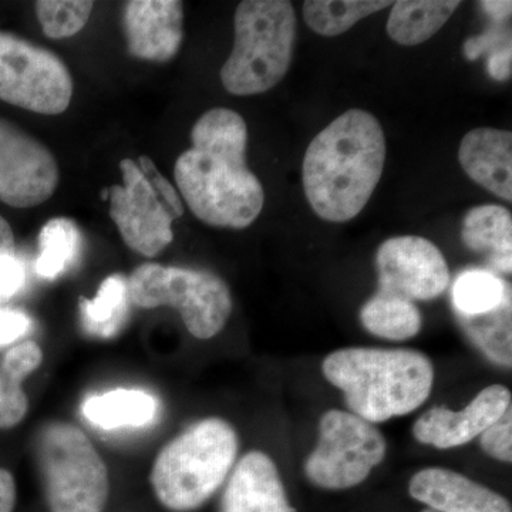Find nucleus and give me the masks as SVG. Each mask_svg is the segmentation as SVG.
I'll return each instance as SVG.
<instances>
[{"label":"nucleus","mask_w":512,"mask_h":512,"mask_svg":"<svg viewBox=\"0 0 512 512\" xmlns=\"http://www.w3.org/2000/svg\"><path fill=\"white\" fill-rule=\"evenodd\" d=\"M190 150L177 158L175 183L192 214L215 228L244 229L264 210L265 191L248 168V127L237 111L217 107L191 131Z\"/></svg>","instance_id":"1"},{"label":"nucleus","mask_w":512,"mask_h":512,"mask_svg":"<svg viewBox=\"0 0 512 512\" xmlns=\"http://www.w3.org/2000/svg\"><path fill=\"white\" fill-rule=\"evenodd\" d=\"M386 138L369 111L352 109L313 138L302 165L303 190L313 212L328 222L360 214L382 178Z\"/></svg>","instance_id":"2"},{"label":"nucleus","mask_w":512,"mask_h":512,"mask_svg":"<svg viewBox=\"0 0 512 512\" xmlns=\"http://www.w3.org/2000/svg\"><path fill=\"white\" fill-rule=\"evenodd\" d=\"M322 372L350 413L372 424L413 413L434 384L433 363L413 349H339L325 357Z\"/></svg>","instance_id":"3"},{"label":"nucleus","mask_w":512,"mask_h":512,"mask_svg":"<svg viewBox=\"0 0 512 512\" xmlns=\"http://www.w3.org/2000/svg\"><path fill=\"white\" fill-rule=\"evenodd\" d=\"M238 454V434L227 420L210 417L168 441L150 480L157 500L174 512L197 510L225 483Z\"/></svg>","instance_id":"4"},{"label":"nucleus","mask_w":512,"mask_h":512,"mask_svg":"<svg viewBox=\"0 0 512 512\" xmlns=\"http://www.w3.org/2000/svg\"><path fill=\"white\" fill-rule=\"evenodd\" d=\"M234 23V49L221 69L222 86L239 97L269 92L291 69L298 28L292 3L245 0Z\"/></svg>","instance_id":"5"},{"label":"nucleus","mask_w":512,"mask_h":512,"mask_svg":"<svg viewBox=\"0 0 512 512\" xmlns=\"http://www.w3.org/2000/svg\"><path fill=\"white\" fill-rule=\"evenodd\" d=\"M36 456L50 512H103L109 500V470L92 440L66 421L39 431Z\"/></svg>","instance_id":"6"},{"label":"nucleus","mask_w":512,"mask_h":512,"mask_svg":"<svg viewBox=\"0 0 512 512\" xmlns=\"http://www.w3.org/2000/svg\"><path fill=\"white\" fill-rule=\"evenodd\" d=\"M130 302L143 309L170 306L194 338H214L227 325L232 296L221 276L205 269L143 264L127 279Z\"/></svg>","instance_id":"7"},{"label":"nucleus","mask_w":512,"mask_h":512,"mask_svg":"<svg viewBox=\"0 0 512 512\" xmlns=\"http://www.w3.org/2000/svg\"><path fill=\"white\" fill-rule=\"evenodd\" d=\"M386 450V440L375 424L350 412L329 410L320 417L318 444L303 468L316 487L349 490L383 463Z\"/></svg>","instance_id":"8"},{"label":"nucleus","mask_w":512,"mask_h":512,"mask_svg":"<svg viewBox=\"0 0 512 512\" xmlns=\"http://www.w3.org/2000/svg\"><path fill=\"white\" fill-rule=\"evenodd\" d=\"M73 79L52 50L0 32V100L45 116L69 109Z\"/></svg>","instance_id":"9"},{"label":"nucleus","mask_w":512,"mask_h":512,"mask_svg":"<svg viewBox=\"0 0 512 512\" xmlns=\"http://www.w3.org/2000/svg\"><path fill=\"white\" fill-rule=\"evenodd\" d=\"M123 185L109 190L110 217L137 254L153 258L173 242V222L183 217L158 194L136 161H120Z\"/></svg>","instance_id":"10"},{"label":"nucleus","mask_w":512,"mask_h":512,"mask_svg":"<svg viewBox=\"0 0 512 512\" xmlns=\"http://www.w3.org/2000/svg\"><path fill=\"white\" fill-rule=\"evenodd\" d=\"M59 165L52 151L28 131L0 119V201L33 208L53 197Z\"/></svg>","instance_id":"11"},{"label":"nucleus","mask_w":512,"mask_h":512,"mask_svg":"<svg viewBox=\"0 0 512 512\" xmlns=\"http://www.w3.org/2000/svg\"><path fill=\"white\" fill-rule=\"evenodd\" d=\"M379 292L404 301H433L447 291L450 271L429 239L403 235L384 241L376 255Z\"/></svg>","instance_id":"12"},{"label":"nucleus","mask_w":512,"mask_h":512,"mask_svg":"<svg viewBox=\"0 0 512 512\" xmlns=\"http://www.w3.org/2000/svg\"><path fill=\"white\" fill-rule=\"evenodd\" d=\"M512 407L511 393L503 384H491L461 412L433 407L414 423L413 436L439 450L466 446L480 437Z\"/></svg>","instance_id":"13"},{"label":"nucleus","mask_w":512,"mask_h":512,"mask_svg":"<svg viewBox=\"0 0 512 512\" xmlns=\"http://www.w3.org/2000/svg\"><path fill=\"white\" fill-rule=\"evenodd\" d=\"M124 32L131 56L167 63L184 39V5L180 0H131L124 8Z\"/></svg>","instance_id":"14"},{"label":"nucleus","mask_w":512,"mask_h":512,"mask_svg":"<svg viewBox=\"0 0 512 512\" xmlns=\"http://www.w3.org/2000/svg\"><path fill=\"white\" fill-rule=\"evenodd\" d=\"M409 493L437 512H512L503 495L448 468L417 471L410 480Z\"/></svg>","instance_id":"15"},{"label":"nucleus","mask_w":512,"mask_h":512,"mask_svg":"<svg viewBox=\"0 0 512 512\" xmlns=\"http://www.w3.org/2000/svg\"><path fill=\"white\" fill-rule=\"evenodd\" d=\"M221 512H295L268 454L249 451L235 464L222 495Z\"/></svg>","instance_id":"16"},{"label":"nucleus","mask_w":512,"mask_h":512,"mask_svg":"<svg viewBox=\"0 0 512 512\" xmlns=\"http://www.w3.org/2000/svg\"><path fill=\"white\" fill-rule=\"evenodd\" d=\"M458 161L474 183L501 200L512 201L511 131L488 127L471 130L461 140Z\"/></svg>","instance_id":"17"},{"label":"nucleus","mask_w":512,"mask_h":512,"mask_svg":"<svg viewBox=\"0 0 512 512\" xmlns=\"http://www.w3.org/2000/svg\"><path fill=\"white\" fill-rule=\"evenodd\" d=\"M461 239L468 249L487 256L490 271L511 274L512 215L501 205H480L467 212Z\"/></svg>","instance_id":"18"},{"label":"nucleus","mask_w":512,"mask_h":512,"mask_svg":"<svg viewBox=\"0 0 512 512\" xmlns=\"http://www.w3.org/2000/svg\"><path fill=\"white\" fill-rule=\"evenodd\" d=\"M157 410L156 397L138 389H114L93 394L82 404L86 420L103 430L148 426L156 419Z\"/></svg>","instance_id":"19"},{"label":"nucleus","mask_w":512,"mask_h":512,"mask_svg":"<svg viewBox=\"0 0 512 512\" xmlns=\"http://www.w3.org/2000/svg\"><path fill=\"white\" fill-rule=\"evenodd\" d=\"M460 5L458 0H399L393 3L387 33L399 45H421L446 25Z\"/></svg>","instance_id":"20"},{"label":"nucleus","mask_w":512,"mask_h":512,"mask_svg":"<svg viewBox=\"0 0 512 512\" xmlns=\"http://www.w3.org/2000/svg\"><path fill=\"white\" fill-rule=\"evenodd\" d=\"M360 322L377 338L396 342L419 335L423 325L416 303L379 291L363 305Z\"/></svg>","instance_id":"21"},{"label":"nucleus","mask_w":512,"mask_h":512,"mask_svg":"<svg viewBox=\"0 0 512 512\" xmlns=\"http://www.w3.org/2000/svg\"><path fill=\"white\" fill-rule=\"evenodd\" d=\"M458 323L471 342L491 362L508 367L512 365V292L493 311L477 316L457 315Z\"/></svg>","instance_id":"22"},{"label":"nucleus","mask_w":512,"mask_h":512,"mask_svg":"<svg viewBox=\"0 0 512 512\" xmlns=\"http://www.w3.org/2000/svg\"><path fill=\"white\" fill-rule=\"evenodd\" d=\"M127 279L111 275L101 282L96 298L80 299L84 329L99 338H111L126 323L130 308Z\"/></svg>","instance_id":"23"},{"label":"nucleus","mask_w":512,"mask_h":512,"mask_svg":"<svg viewBox=\"0 0 512 512\" xmlns=\"http://www.w3.org/2000/svg\"><path fill=\"white\" fill-rule=\"evenodd\" d=\"M392 5L390 0H306L303 19L318 35L335 37L348 32L360 20Z\"/></svg>","instance_id":"24"},{"label":"nucleus","mask_w":512,"mask_h":512,"mask_svg":"<svg viewBox=\"0 0 512 512\" xmlns=\"http://www.w3.org/2000/svg\"><path fill=\"white\" fill-rule=\"evenodd\" d=\"M82 245V235L69 218L47 221L39 234V256L35 264L37 275L42 278H59L72 266Z\"/></svg>","instance_id":"25"},{"label":"nucleus","mask_w":512,"mask_h":512,"mask_svg":"<svg viewBox=\"0 0 512 512\" xmlns=\"http://www.w3.org/2000/svg\"><path fill=\"white\" fill-rule=\"evenodd\" d=\"M511 285L490 269H467L458 275L451 291L456 315L477 316L497 308Z\"/></svg>","instance_id":"26"},{"label":"nucleus","mask_w":512,"mask_h":512,"mask_svg":"<svg viewBox=\"0 0 512 512\" xmlns=\"http://www.w3.org/2000/svg\"><path fill=\"white\" fill-rule=\"evenodd\" d=\"M94 3L90 0H39L35 3L37 20L49 39H67L77 35L89 22Z\"/></svg>","instance_id":"27"},{"label":"nucleus","mask_w":512,"mask_h":512,"mask_svg":"<svg viewBox=\"0 0 512 512\" xmlns=\"http://www.w3.org/2000/svg\"><path fill=\"white\" fill-rule=\"evenodd\" d=\"M29 399L23 382L0 369V429H12L25 419Z\"/></svg>","instance_id":"28"},{"label":"nucleus","mask_w":512,"mask_h":512,"mask_svg":"<svg viewBox=\"0 0 512 512\" xmlns=\"http://www.w3.org/2000/svg\"><path fill=\"white\" fill-rule=\"evenodd\" d=\"M42 363L43 352L40 346L33 340H26L6 352L0 369L23 382L32 373H35Z\"/></svg>","instance_id":"29"},{"label":"nucleus","mask_w":512,"mask_h":512,"mask_svg":"<svg viewBox=\"0 0 512 512\" xmlns=\"http://www.w3.org/2000/svg\"><path fill=\"white\" fill-rule=\"evenodd\" d=\"M484 453L501 463L512 461V407L480 436Z\"/></svg>","instance_id":"30"},{"label":"nucleus","mask_w":512,"mask_h":512,"mask_svg":"<svg viewBox=\"0 0 512 512\" xmlns=\"http://www.w3.org/2000/svg\"><path fill=\"white\" fill-rule=\"evenodd\" d=\"M26 282L25 264L16 255L0 256V303L22 291Z\"/></svg>","instance_id":"31"},{"label":"nucleus","mask_w":512,"mask_h":512,"mask_svg":"<svg viewBox=\"0 0 512 512\" xmlns=\"http://www.w3.org/2000/svg\"><path fill=\"white\" fill-rule=\"evenodd\" d=\"M32 328V319L18 309L0 306V346L10 345L26 335Z\"/></svg>","instance_id":"32"},{"label":"nucleus","mask_w":512,"mask_h":512,"mask_svg":"<svg viewBox=\"0 0 512 512\" xmlns=\"http://www.w3.org/2000/svg\"><path fill=\"white\" fill-rule=\"evenodd\" d=\"M488 73L498 82L511 79L512 53L511 43L495 49L488 59Z\"/></svg>","instance_id":"33"},{"label":"nucleus","mask_w":512,"mask_h":512,"mask_svg":"<svg viewBox=\"0 0 512 512\" xmlns=\"http://www.w3.org/2000/svg\"><path fill=\"white\" fill-rule=\"evenodd\" d=\"M16 505L15 478L5 468H0V512H13Z\"/></svg>","instance_id":"34"},{"label":"nucleus","mask_w":512,"mask_h":512,"mask_svg":"<svg viewBox=\"0 0 512 512\" xmlns=\"http://www.w3.org/2000/svg\"><path fill=\"white\" fill-rule=\"evenodd\" d=\"M15 255V235L9 222L0 215V256Z\"/></svg>","instance_id":"35"},{"label":"nucleus","mask_w":512,"mask_h":512,"mask_svg":"<svg viewBox=\"0 0 512 512\" xmlns=\"http://www.w3.org/2000/svg\"><path fill=\"white\" fill-rule=\"evenodd\" d=\"M485 12L497 20V22H503V20L510 18L512 3L511 2H483L481 3Z\"/></svg>","instance_id":"36"},{"label":"nucleus","mask_w":512,"mask_h":512,"mask_svg":"<svg viewBox=\"0 0 512 512\" xmlns=\"http://www.w3.org/2000/svg\"><path fill=\"white\" fill-rule=\"evenodd\" d=\"M421 512H437V511H433V510H430V508H427V510H424V511H421Z\"/></svg>","instance_id":"37"}]
</instances>
